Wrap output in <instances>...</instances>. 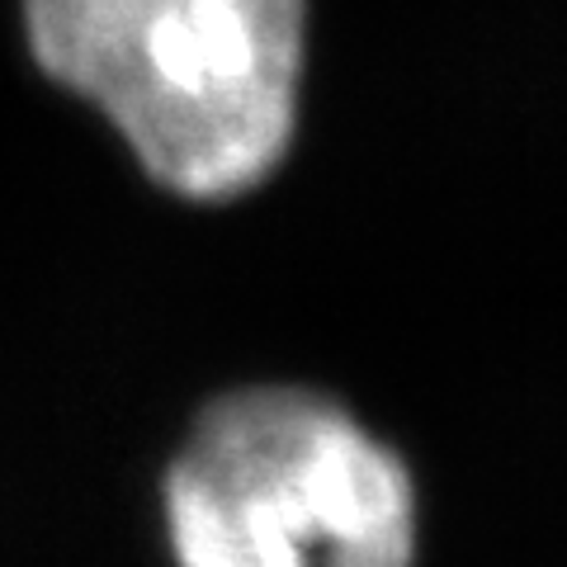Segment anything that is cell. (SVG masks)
Segmentation results:
<instances>
[{
    "label": "cell",
    "instance_id": "7a4b0ae2",
    "mask_svg": "<svg viewBox=\"0 0 567 567\" xmlns=\"http://www.w3.org/2000/svg\"><path fill=\"white\" fill-rule=\"evenodd\" d=\"M162 502L175 567H416L412 473L308 388L208 402Z\"/></svg>",
    "mask_w": 567,
    "mask_h": 567
},
{
    "label": "cell",
    "instance_id": "6da1fadb",
    "mask_svg": "<svg viewBox=\"0 0 567 567\" xmlns=\"http://www.w3.org/2000/svg\"><path fill=\"white\" fill-rule=\"evenodd\" d=\"M24 33L171 194H246L293 142L303 0H24Z\"/></svg>",
    "mask_w": 567,
    "mask_h": 567
}]
</instances>
